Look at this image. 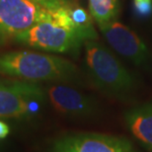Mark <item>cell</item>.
<instances>
[{"label":"cell","instance_id":"1","mask_svg":"<svg viewBox=\"0 0 152 152\" xmlns=\"http://www.w3.org/2000/svg\"><path fill=\"white\" fill-rule=\"evenodd\" d=\"M70 4L61 7L45 8L42 20L14 39L21 44L53 53H74L87 37L74 23Z\"/></svg>","mask_w":152,"mask_h":152},{"label":"cell","instance_id":"2","mask_svg":"<svg viewBox=\"0 0 152 152\" xmlns=\"http://www.w3.org/2000/svg\"><path fill=\"white\" fill-rule=\"evenodd\" d=\"M0 73L27 81L78 82L80 72L62 57L28 50L0 54Z\"/></svg>","mask_w":152,"mask_h":152},{"label":"cell","instance_id":"3","mask_svg":"<svg viewBox=\"0 0 152 152\" xmlns=\"http://www.w3.org/2000/svg\"><path fill=\"white\" fill-rule=\"evenodd\" d=\"M84 45L88 72L99 89L117 96L133 89L134 78L108 48L96 39L85 41Z\"/></svg>","mask_w":152,"mask_h":152},{"label":"cell","instance_id":"4","mask_svg":"<svg viewBox=\"0 0 152 152\" xmlns=\"http://www.w3.org/2000/svg\"><path fill=\"white\" fill-rule=\"evenodd\" d=\"M45 96L35 82L0 81V118H31L39 113Z\"/></svg>","mask_w":152,"mask_h":152},{"label":"cell","instance_id":"5","mask_svg":"<svg viewBox=\"0 0 152 152\" xmlns=\"http://www.w3.org/2000/svg\"><path fill=\"white\" fill-rule=\"evenodd\" d=\"M44 12L31 0H0V42L28 31L42 20Z\"/></svg>","mask_w":152,"mask_h":152},{"label":"cell","instance_id":"6","mask_svg":"<svg viewBox=\"0 0 152 152\" xmlns=\"http://www.w3.org/2000/svg\"><path fill=\"white\" fill-rule=\"evenodd\" d=\"M48 152H136L126 138L95 132L63 135L51 143Z\"/></svg>","mask_w":152,"mask_h":152},{"label":"cell","instance_id":"7","mask_svg":"<svg viewBox=\"0 0 152 152\" xmlns=\"http://www.w3.org/2000/svg\"><path fill=\"white\" fill-rule=\"evenodd\" d=\"M99 28L109 45L121 56L132 60L136 65L147 62L150 56L148 48L126 26L112 20L99 24Z\"/></svg>","mask_w":152,"mask_h":152},{"label":"cell","instance_id":"8","mask_svg":"<svg viewBox=\"0 0 152 152\" xmlns=\"http://www.w3.org/2000/svg\"><path fill=\"white\" fill-rule=\"evenodd\" d=\"M47 96L54 110L68 117H89L97 109L91 97L66 85L48 87Z\"/></svg>","mask_w":152,"mask_h":152},{"label":"cell","instance_id":"9","mask_svg":"<svg viewBox=\"0 0 152 152\" xmlns=\"http://www.w3.org/2000/svg\"><path fill=\"white\" fill-rule=\"evenodd\" d=\"M124 120L132 134L152 152V102L130 109Z\"/></svg>","mask_w":152,"mask_h":152},{"label":"cell","instance_id":"10","mask_svg":"<svg viewBox=\"0 0 152 152\" xmlns=\"http://www.w3.org/2000/svg\"><path fill=\"white\" fill-rule=\"evenodd\" d=\"M89 9L98 25L110 22L118 14V0H89Z\"/></svg>","mask_w":152,"mask_h":152},{"label":"cell","instance_id":"11","mask_svg":"<svg viewBox=\"0 0 152 152\" xmlns=\"http://www.w3.org/2000/svg\"><path fill=\"white\" fill-rule=\"evenodd\" d=\"M133 6L136 14L141 17L152 14V0H133Z\"/></svg>","mask_w":152,"mask_h":152},{"label":"cell","instance_id":"12","mask_svg":"<svg viewBox=\"0 0 152 152\" xmlns=\"http://www.w3.org/2000/svg\"><path fill=\"white\" fill-rule=\"evenodd\" d=\"M31 1L37 3L38 5L42 6L44 8L53 9V8L61 7V6L70 4L74 0H31Z\"/></svg>","mask_w":152,"mask_h":152},{"label":"cell","instance_id":"13","mask_svg":"<svg viewBox=\"0 0 152 152\" xmlns=\"http://www.w3.org/2000/svg\"><path fill=\"white\" fill-rule=\"evenodd\" d=\"M10 133V127L6 123L0 120V139H4Z\"/></svg>","mask_w":152,"mask_h":152}]
</instances>
